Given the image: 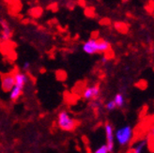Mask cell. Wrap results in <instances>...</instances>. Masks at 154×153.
<instances>
[{"label":"cell","mask_w":154,"mask_h":153,"mask_svg":"<svg viewBox=\"0 0 154 153\" xmlns=\"http://www.w3.org/2000/svg\"><path fill=\"white\" fill-rule=\"evenodd\" d=\"M147 148V140H140L138 141L134 148H132V152L133 153H143L144 150Z\"/></svg>","instance_id":"obj_11"},{"label":"cell","mask_w":154,"mask_h":153,"mask_svg":"<svg viewBox=\"0 0 154 153\" xmlns=\"http://www.w3.org/2000/svg\"><path fill=\"white\" fill-rule=\"evenodd\" d=\"M105 108L107 111H114L116 108H117V106H116V103L113 100L107 102V103L105 104Z\"/></svg>","instance_id":"obj_15"},{"label":"cell","mask_w":154,"mask_h":153,"mask_svg":"<svg viewBox=\"0 0 154 153\" xmlns=\"http://www.w3.org/2000/svg\"><path fill=\"white\" fill-rule=\"evenodd\" d=\"M93 153H110V152L108 150L107 146L104 144V145H102V146H100L99 148H97Z\"/></svg>","instance_id":"obj_13"},{"label":"cell","mask_w":154,"mask_h":153,"mask_svg":"<svg viewBox=\"0 0 154 153\" xmlns=\"http://www.w3.org/2000/svg\"><path fill=\"white\" fill-rule=\"evenodd\" d=\"M0 25H1V27H2V33H1V36H2V39L4 41H8L10 40V38L11 37V29L9 26V24L5 21V20H0Z\"/></svg>","instance_id":"obj_8"},{"label":"cell","mask_w":154,"mask_h":153,"mask_svg":"<svg viewBox=\"0 0 154 153\" xmlns=\"http://www.w3.org/2000/svg\"><path fill=\"white\" fill-rule=\"evenodd\" d=\"M30 67H31V64H30V62H28V61H26V62L24 63V65H23V70H24L25 72H27L30 70Z\"/></svg>","instance_id":"obj_16"},{"label":"cell","mask_w":154,"mask_h":153,"mask_svg":"<svg viewBox=\"0 0 154 153\" xmlns=\"http://www.w3.org/2000/svg\"><path fill=\"white\" fill-rule=\"evenodd\" d=\"M115 26L119 30V31H120L122 33H126L127 32V26L123 24V23H117Z\"/></svg>","instance_id":"obj_14"},{"label":"cell","mask_w":154,"mask_h":153,"mask_svg":"<svg viewBox=\"0 0 154 153\" xmlns=\"http://www.w3.org/2000/svg\"><path fill=\"white\" fill-rule=\"evenodd\" d=\"M82 49L87 55L105 54L110 51L111 44L103 39H89L84 42Z\"/></svg>","instance_id":"obj_1"},{"label":"cell","mask_w":154,"mask_h":153,"mask_svg":"<svg viewBox=\"0 0 154 153\" xmlns=\"http://www.w3.org/2000/svg\"><path fill=\"white\" fill-rule=\"evenodd\" d=\"M113 101L115 102L116 103V106L118 107V108H122L123 106L125 104V98H124V95L122 93H118L116 94Z\"/></svg>","instance_id":"obj_12"},{"label":"cell","mask_w":154,"mask_h":153,"mask_svg":"<svg viewBox=\"0 0 154 153\" xmlns=\"http://www.w3.org/2000/svg\"><path fill=\"white\" fill-rule=\"evenodd\" d=\"M23 91H24V88L19 87L17 86H14L12 87V89L10 91V100L12 102H16L19 100V98L23 95Z\"/></svg>","instance_id":"obj_9"},{"label":"cell","mask_w":154,"mask_h":153,"mask_svg":"<svg viewBox=\"0 0 154 153\" xmlns=\"http://www.w3.org/2000/svg\"><path fill=\"white\" fill-rule=\"evenodd\" d=\"M134 137V130L130 125H125L119 128L115 132V142L120 147H127L131 144Z\"/></svg>","instance_id":"obj_2"},{"label":"cell","mask_w":154,"mask_h":153,"mask_svg":"<svg viewBox=\"0 0 154 153\" xmlns=\"http://www.w3.org/2000/svg\"><path fill=\"white\" fill-rule=\"evenodd\" d=\"M104 132L106 138L105 145L108 148L109 152H112L115 148V131L113 126L110 123H106L104 126Z\"/></svg>","instance_id":"obj_5"},{"label":"cell","mask_w":154,"mask_h":153,"mask_svg":"<svg viewBox=\"0 0 154 153\" xmlns=\"http://www.w3.org/2000/svg\"><path fill=\"white\" fill-rule=\"evenodd\" d=\"M15 86L13 73H7L1 77V88L4 92H10Z\"/></svg>","instance_id":"obj_6"},{"label":"cell","mask_w":154,"mask_h":153,"mask_svg":"<svg viewBox=\"0 0 154 153\" xmlns=\"http://www.w3.org/2000/svg\"><path fill=\"white\" fill-rule=\"evenodd\" d=\"M13 76H14L15 86L25 88V87L26 86V84L28 82V76L26 75V73L22 72H17L13 73Z\"/></svg>","instance_id":"obj_7"},{"label":"cell","mask_w":154,"mask_h":153,"mask_svg":"<svg viewBox=\"0 0 154 153\" xmlns=\"http://www.w3.org/2000/svg\"><path fill=\"white\" fill-rule=\"evenodd\" d=\"M57 123L58 128L64 132H72L77 126L76 120L72 118V115L66 110L59 112L57 118Z\"/></svg>","instance_id":"obj_3"},{"label":"cell","mask_w":154,"mask_h":153,"mask_svg":"<svg viewBox=\"0 0 154 153\" xmlns=\"http://www.w3.org/2000/svg\"><path fill=\"white\" fill-rule=\"evenodd\" d=\"M147 147L149 148L150 152H154V124L150 128L149 132V134H148Z\"/></svg>","instance_id":"obj_10"},{"label":"cell","mask_w":154,"mask_h":153,"mask_svg":"<svg viewBox=\"0 0 154 153\" xmlns=\"http://www.w3.org/2000/svg\"><path fill=\"white\" fill-rule=\"evenodd\" d=\"M100 94H101V88L98 85H93L87 87L84 89L82 96L86 101H94L99 98Z\"/></svg>","instance_id":"obj_4"}]
</instances>
